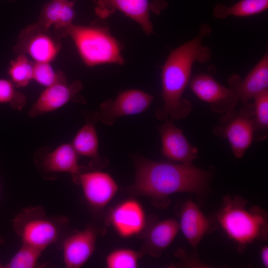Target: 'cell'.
<instances>
[{
    "label": "cell",
    "mask_w": 268,
    "mask_h": 268,
    "mask_svg": "<svg viewBox=\"0 0 268 268\" xmlns=\"http://www.w3.org/2000/svg\"><path fill=\"white\" fill-rule=\"evenodd\" d=\"M142 254L130 249H115L107 256L106 265L108 268H136Z\"/></svg>",
    "instance_id": "obj_24"
},
{
    "label": "cell",
    "mask_w": 268,
    "mask_h": 268,
    "mask_svg": "<svg viewBox=\"0 0 268 268\" xmlns=\"http://www.w3.org/2000/svg\"><path fill=\"white\" fill-rule=\"evenodd\" d=\"M179 216L180 230L195 250L204 236L211 233L218 225L215 218L205 216L192 200L183 203Z\"/></svg>",
    "instance_id": "obj_16"
},
{
    "label": "cell",
    "mask_w": 268,
    "mask_h": 268,
    "mask_svg": "<svg viewBox=\"0 0 268 268\" xmlns=\"http://www.w3.org/2000/svg\"><path fill=\"white\" fill-rule=\"evenodd\" d=\"M8 79L0 78V104H7L14 109L21 110L26 103V97L16 89Z\"/></svg>",
    "instance_id": "obj_28"
},
{
    "label": "cell",
    "mask_w": 268,
    "mask_h": 268,
    "mask_svg": "<svg viewBox=\"0 0 268 268\" xmlns=\"http://www.w3.org/2000/svg\"><path fill=\"white\" fill-rule=\"evenodd\" d=\"M254 137L256 133H266L268 127V90L266 89L254 98Z\"/></svg>",
    "instance_id": "obj_26"
},
{
    "label": "cell",
    "mask_w": 268,
    "mask_h": 268,
    "mask_svg": "<svg viewBox=\"0 0 268 268\" xmlns=\"http://www.w3.org/2000/svg\"><path fill=\"white\" fill-rule=\"evenodd\" d=\"M33 79L47 87L66 80V78L62 72L55 71L50 63H34Z\"/></svg>",
    "instance_id": "obj_27"
},
{
    "label": "cell",
    "mask_w": 268,
    "mask_h": 268,
    "mask_svg": "<svg viewBox=\"0 0 268 268\" xmlns=\"http://www.w3.org/2000/svg\"><path fill=\"white\" fill-rule=\"evenodd\" d=\"M98 121L96 114L93 120L87 122L76 133L72 145L79 155L90 158L89 168L99 170L107 165L108 160L99 154L98 138L95 124Z\"/></svg>",
    "instance_id": "obj_20"
},
{
    "label": "cell",
    "mask_w": 268,
    "mask_h": 268,
    "mask_svg": "<svg viewBox=\"0 0 268 268\" xmlns=\"http://www.w3.org/2000/svg\"><path fill=\"white\" fill-rule=\"evenodd\" d=\"M268 8V0H241L231 6L217 4L214 8L213 15L220 19L231 15L246 17L259 14Z\"/></svg>",
    "instance_id": "obj_22"
},
{
    "label": "cell",
    "mask_w": 268,
    "mask_h": 268,
    "mask_svg": "<svg viewBox=\"0 0 268 268\" xmlns=\"http://www.w3.org/2000/svg\"><path fill=\"white\" fill-rule=\"evenodd\" d=\"M95 12L101 19L120 11L138 23L147 35L153 33L148 0H94Z\"/></svg>",
    "instance_id": "obj_14"
},
{
    "label": "cell",
    "mask_w": 268,
    "mask_h": 268,
    "mask_svg": "<svg viewBox=\"0 0 268 268\" xmlns=\"http://www.w3.org/2000/svg\"><path fill=\"white\" fill-rule=\"evenodd\" d=\"M162 155L170 161L192 164L198 156V149L193 146L172 121L166 119L159 128Z\"/></svg>",
    "instance_id": "obj_15"
},
{
    "label": "cell",
    "mask_w": 268,
    "mask_h": 268,
    "mask_svg": "<svg viewBox=\"0 0 268 268\" xmlns=\"http://www.w3.org/2000/svg\"><path fill=\"white\" fill-rule=\"evenodd\" d=\"M109 221L117 233L123 238L141 233L146 225L144 208L134 199L126 200L115 205L110 211Z\"/></svg>",
    "instance_id": "obj_11"
},
{
    "label": "cell",
    "mask_w": 268,
    "mask_h": 268,
    "mask_svg": "<svg viewBox=\"0 0 268 268\" xmlns=\"http://www.w3.org/2000/svg\"><path fill=\"white\" fill-rule=\"evenodd\" d=\"M189 85L194 93L209 104L214 112H228L234 109L239 101L232 89L221 84L207 74L196 75L190 80Z\"/></svg>",
    "instance_id": "obj_9"
},
{
    "label": "cell",
    "mask_w": 268,
    "mask_h": 268,
    "mask_svg": "<svg viewBox=\"0 0 268 268\" xmlns=\"http://www.w3.org/2000/svg\"></svg>",
    "instance_id": "obj_32"
},
{
    "label": "cell",
    "mask_w": 268,
    "mask_h": 268,
    "mask_svg": "<svg viewBox=\"0 0 268 268\" xmlns=\"http://www.w3.org/2000/svg\"><path fill=\"white\" fill-rule=\"evenodd\" d=\"M56 31L58 36H69L72 39L81 59L88 67L106 64L122 65L125 62L122 44L106 26L70 23Z\"/></svg>",
    "instance_id": "obj_4"
},
{
    "label": "cell",
    "mask_w": 268,
    "mask_h": 268,
    "mask_svg": "<svg viewBox=\"0 0 268 268\" xmlns=\"http://www.w3.org/2000/svg\"><path fill=\"white\" fill-rule=\"evenodd\" d=\"M82 88L80 81L68 84L67 79L46 87L30 110L29 116L33 117L55 111L75 99L83 103V98L78 97Z\"/></svg>",
    "instance_id": "obj_17"
},
{
    "label": "cell",
    "mask_w": 268,
    "mask_h": 268,
    "mask_svg": "<svg viewBox=\"0 0 268 268\" xmlns=\"http://www.w3.org/2000/svg\"><path fill=\"white\" fill-rule=\"evenodd\" d=\"M248 201L240 196H225L215 218L218 225L243 252L256 241H264L268 235V215L259 206L247 208Z\"/></svg>",
    "instance_id": "obj_3"
},
{
    "label": "cell",
    "mask_w": 268,
    "mask_h": 268,
    "mask_svg": "<svg viewBox=\"0 0 268 268\" xmlns=\"http://www.w3.org/2000/svg\"><path fill=\"white\" fill-rule=\"evenodd\" d=\"M78 184L81 186L89 205L98 210L109 203L119 189L117 183L110 174L98 170L83 171L79 175Z\"/></svg>",
    "instance_id": "obj_13"
},
{
    "label": "cell",
    "mask_w": 268,
    "mask_h": 268,
    "mask_svg": "<svg viewBox=\"0 0 268 268\" xmlns=\"http://www.w3.org/2000/svg\"><path fill=\"white\" fill-rule=\"evenodd\" d=\"M59 38L37 23L22 32L14 51L19 54H28L35 63H50L60 51L61 44Z\"/></svg>",
    "instance_id": "obj_7"
},
{
    "label": "cell",
    "mask_w": 268,
    "mask_h": 268,
    "mask_svg": "<svg viewBox=\"0 0 268 268\" xmlns=\"http://www.w3.org/2000/svg\"><path fill=\"white\" fill-rule=\"evenodd\" d=\"M44 251L32 246L22 245L10 261L4 266L6 268H34Z\"/></svg>",
    "instance_id": "obj_25"
},
{
    "label": "cell",
    "mask_w": 268,
    "mask_h": 268,
    "mask_svg": "<svg viewBox=\"0 0 268 268\" xmlns=\"http://www.w3.org/2000/svg\"><path fill=\"white\" fill-rule=\"evenodd\" d=\"M153 100L151 95L138 89L126 90L114 100L108 99L100 105L96 113L98 121L112 126L120 117L138 114L146 111Z\"/></svg>",
    "instance_id": "obj_8"
},
{
    "label": "cell",
    "mask_w": 268,
    "mask_h": 268,
    "mask_svg": "<svg viewBox=\"0 0 268 268\" xmlns=\"http://www.w3.org/2000/svg\"><path fill=\"white\" fill-rule=\"evenodd\" d=\"M79 155L71 144L64 143L54 150L37 154L36 164L46 178H54L60 173H69L73 182L78 184L80 174L84 167L78 164Z\"/></svg>",
    "instance_id": "obj_10"
},
{
    "label": "cell",
    "mask_w": 268,
    "mask_h": 268,
    "mask_svg": "<svg viewBox=\"0 0 268 268\" xmlns=\"http://www.w3.org/2000/svg\"><path fill=\"white\" fill-rule=\"evenodd\" d=\"M73 0H52L43 7L39 23L46 29L59 30L70 23L75 16Z\"/></svg>",
    "instance_id": "obj_21"
},
{
    "label": "cell",
    "mask_w": 268,
    "mask_h": 268,
    "mask_svg": "<svg viewBox=\"0 0 268 268\" xmlns=\"http://www.w3.org/2000/svg\"><path fill=\"white\" fill-rule=\"evenodd\" d=\"M229 88L232 89L243 104L250 99L268 89V54L267 52L261 59L243 79L237 74L228 79Z\"/></svg>",
    "instance_id": "obj_18"
},
{
    "label": "cell",
    "mask_w": 268,
    "mask_h": 268,
    "mask_svg": "<svg viewBox=\"0 0 268 268\" xmlns=\"http://www.w3.org/2000/svg\"><path fill=\"white\" fill-rule=\"evenodd\" d=\"M97 232L93 226L80 230H69L64 238L61 249L67 268L83 266L95 251Z\"/></svg>",
    "instance_id": "obj_12"
},
{
    "label": "cell",
    "mask_w": 268,
    "mask_h": 268,
    "mask_svg": "<svg viewBox=\"0 0 268 268\" xmlns=\"http://www.w3.org/2000/svg\"><path fill=\"white\" fill-rule=\"evenodd\" d=\"M260 257L261 262L263 266L266 267H268V247L265 246L263 247L260 252Z\"/></svg>",
    "instance_id": "obj_30"
},
{
    "label": "cell",
    "mask_w": 268,
    "mask_h": 268,
    "mask_svg": "<svg viewBox=\"0 0 268 268\" xmlns=\"http://www.w3.org/2000/svg\"><path fill=\"white\" fill-rule=\"evenodd\" d=\"M12 225L22 243L43 251L52 244L61 249L62 242L70 230L67 216H49L42 206L23 208L14 216Z\"/></svg>",
    "instance_id": "obj_5"
},
{
    "label": "cell",
    "mask_w": 268,
    "mask_h": 268,
    "mask_svg": "<svg viewBox=\"0 0 268 268\" xmlns=\"http://www.w3.org/2000/svg\"><path fill=\"white\" fill-rule=\"evenodd\" d=\"M34 64L24 54H19L10 62L8 74L16 87H25L33 79Z\"/></svg>",
    "instance_id": "obj_23"
},
{
    "label": "cell",
    "mask_w": 268,
    "mask_h": 268,
    "mask_svg": "<svg viewBox=\"0 0 268 268\" xmlns=\"http://www.w3.org/2000/svg\"><path fill=\"white\" fill-rule=\"evenodd\" d=\"M142 246L143 253L159 257L173 241L180 230L179 222L174 218L154 221L148 226Z\"/></svg>",
    "instance_id": "obj_19"
},
{
    "label": "cell",
    "mask_w": 268,
    "mask_h": 268,
    "mask_svg": "<svg viewBox=\"0 0 268 268\" xmlns=\"http://www.w3.org/2000/svg\"><path fill=\"white\" fill-rule=\"evenodd\" d=\"M211 31V26L204 23L194 38L171 51L162 69L164 105L155 113L157 119L165 120L170 117L177 121L185 118L191 111V103L182 96L190 81L194 64L206 63L211 58L210 49L202 44Z\"/></svg>",
    "instance_id": "obj_1"
},
{
    "label": "cell",
    "mask_w": 268,
    "mask_h": 268,
    "mask_svg": "<svg viewBox=\"0 0 268 268\" xmlns=\"http://www.w3.org/2000/svg\"><path fill=\"white\" fill-rule=\"evenodd\" d=\"M135 177L128 191L150 198L153 204L165 208L169 196L177 193L201 195L207 189L209 176L206 171L192 165L139 158L135 164Z\"/></svg>",
    "instance_id": "obj_2"
},
{
    "label": "cell",
    "mask_w": 268,
    "mask_h": 268,
    "mask_svg": "<svg viewBox=\"0 0 268 268\" xmlns=\"http://www.w3.org/2000/svg\"><path fill=\"white\" fill-rule=\"evenodd\" d=\"M4 243V241L3 238L0 236V246L3 245ZM4 268V266H3L2 264H1L0 262V268Z\"/></svg>",
    "instance_id": "obj_31"
},
{
    "label": "cell",
    "mask_w": 268,
    "mask_h": 268,
    "mask_svg": "<svg viewBox=\"0 0 268 268\" xmlns=\"http://www.w3.org/2000/svg\"><path fill=\"white\" fill-rule=\"evenodd\" d=\"M168 5V2L165 0H153L150 2V11L156 15H159L163 10L166 8Z\"/></svg>",
    "instance_id": "obj_29"
},
{
    "label": "cell",
    "mask_w": 268,
    "mask_h": 268,
    "mask_svg": "<svg viewBox=\"0 0 268 268\" xmlns=\"http://www.w3.org/2000/svg\"><path fill=\"white\" fill-rule=\"evenodd\" d=\"M225 114L221 125L214 127L213 133L227 138L234 155L242 158L254 138L253 104L248 103L238 112L233 109Z\"/></svg>",
    "instance_id": "obj_6"
}]
</instances>
